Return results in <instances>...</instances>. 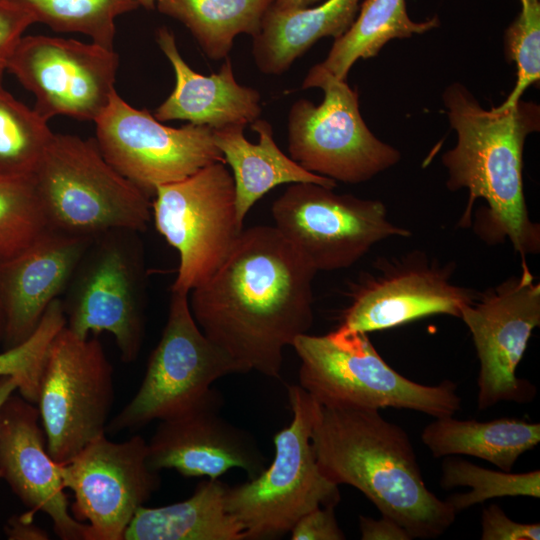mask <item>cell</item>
Wrapping results in <instances>:
<instances>
[{
    "label": "cell",
    "instance_id": "1",
    "mask_svg": "<svg viewBox=\"0 0 540 540\" xmlns=\"http://www.w3.org/2000/svg\"><path fill=\"white\" fill-rule=\"evenodd\" d=\"M313 266L275 226L243 230L218 269L192 289L203 333L244 370L280 378L283 350L313 324Z\"/></svg>",
    "mask_w": 540,
    "mask_h": 540
},
{
    "label": "cell",
    "instance_id": "2",
    "mask_svg": "<svg viewBox=\"0 0 540 540\" xmlns=\"http://www.w3.org/2000/svg\"><path fill=\"white\" fill-rule=\"evenodd\" d=\"M443 100L457 134L455 147L442 157L447 187L469 192L459 225H470L475 200L484 199L487 207L477 214L476 232L489 243L508 240L527 265L526 256L539 252L540 227L525 201L523 147L526 137L539 130V106L519 100L507 110H485L459 83L448 86Z\"/></svg>",
    "mask_w": 540,
    "mask_h": 540
},
{
    "label": "cell",
    "instance_id": "3",
    "mask_svg": "<svg viewBox=\"0 0 540 540\" xmlns=\"http://www.w3.org/2000/svg\"><path fill=\"white\" fill-rule=\"evenodd\" d=\"M311 443L327 479L361 491L412 539L437 538L455 521L426 486L408 434L379 410L317 402Z\"/></svg>",
    "mask_w": 540,
    "mask_h": 540
},
{
    "label": "cell",
    "instance_id": "4",
    "mask_svg": "<svg viewBox=\"0 0 540 540\" xmlns=\"http://www.w3.org/2000/svg\"><path fill=\"white\" fill-rule=\"evenodd\" d=\"M48 229L93 238L145 231L151 197L104 158L95 139L54 134L31 176Z\"/></svg>",
    "mask_w": 540,
    "mask_h": 540
},
{
    "label": "cell",
    "instance_id": "5",
    "mask_svg": "<svg viewBox=\"0 0 540 540\" xmlns=\"http://www.w3.org/2000/svg\"><path fill=\"white\" fill-rule=\"evenodd\" d=\"M291 346L301 362L299 385L321 405L410 409L435 418L461 409L456 383L411 381L383 360L365 332L339 326L299 335Z\"/></svg>",
    "mask_w": 540,
    "mask_h": 540
},
{
    "label": "cell",
    "instance_id": "6",
    "mask_svg": "<svg viewBox=\"0 0 540 540\" xmlns=\"http://www.w3.org/2000/svg\"><path fill=\"white\" fill-rule=\"evenodd\" d=\"M287 390L293 417L274 437L272 463L255 478L226 489V509L247 540L280 538L307 512L340 501L338 485L320 471L311 443L317 401L300 385Z\"/></svg>",
    "mask_w": 540,
    "mask_h": 540
},
{
    "label": "cell",
    "instance_id": "7",
    "mask_svg": "<svg viewBox=\"0 0 540 540\" xmlns=\"http://www.w3.org/2000/svg\"><path fill=\"white\" fill-rule=\"evenodd\" d=\"M62 296L66 328L81 338L108 332L121 361L134 362L143 345L147 306L139 232L113 229L93 237Z\"/></svg>",
    "mask_w": 540,
    "mask_h": 540
},
{
    "label": "cell",
    "instance_id": "8",
    "mask_svg": "<svg viewBox=\"0 0 540 540\" xmlns=\"http://www.w3.org/2000/svg\"><path fill=\"white\" fill-rule=\"evenodd\" d=\"M320 88L322 103L301 98L288 114L290 158L305 170L349 184L366 182L394 166L400 152L367 127L358 93L319 63L311 67L302 88Z\"/></svg>",
    "mask_w": 540,
    "mask_h": 540
},
{
    "label": "cell",
    "instance_id": "9",
    "mask_svg": "<svg viewBox=\"0 0 540 540\" xmlns=\"http://www.w3.org/2000/svg\"><path fill=\"white\" fill-rule=\"evenodd\" d=\"M233 373L245 372L200 329L190 310L189 294L172 291L167 322L141 385L109 420L106 433L138 430L154 420L176 416L204 399L216 380Z\"/></svg>",
    "mask_w": 540,
    "mask_h": 540
},
{
    "label": "cell",
    "instance_id": "10",
    "mask_svg": "<svg viewBox=\"0 0 540 540\" xmlns=\"http://www.w3.org/2000/svg\"><path fill=\"white\" fill-rule=\"evenodd\" d=\"M114 396L113 367L98 337L62 328L48 348L37 401L56 463L68 462L106 434Z\"/></svg>",
    "mask_w": 540,
    "mask_h": 540
},
{
    "label": "cell",
    "instance_id": "11",
    "mask_svg": "<svg viewBox=\"0 0 540 540\" xmlns=\"http://www.w3.org/2000/svg\"><path fill=\"white\" fill-rule=\"evenodd\" d=\"M153 197L155 227L179 254L171 291L189 294L218 269L243 231L233 176L215 162L157 187Z\"/></svg>",
    "mask_w": 540,
    "mask_h": 540
},
{
    "label": "cell",
    "instance_id": "12",
    "mask_svg": "<svg viewBox=\"0 0 540 540\" xmlns=\"http://www.w3.org/2000/svg\"><path fill=\"white\" fill-rule=\"evenodd\" d=\"M271 212L277 230L316 271L348 268L377 243L411 235L389 220L381 201L315 183H292Z\"/></svg>",
    "mask_w": 540,
    "mask_h": 540
},
{
    "label": "cell",
    "instance_id": "13",
    "mask_svg": "<svg viewBox=\"0 0 540 540\" xmlns=\"http://www.w3.org/2000/svg\"><path fill=\"white\" fill-rule=\"evenodd\" d=\"M95 124L96 142L107 162L150 197L161 185L183 180L209 164L225 163L212 128L166 126L116 91Z\"/></svg>",
    "mask_w": 540,
    "mask_h": 540
},
{
    "label": "cell",
    "instance_id": "14",
    "mask_svg": "<svg viewBox=\"0 0 540 540\" xmlns=\"http://www.w3.org/2000/svg\"><path fill=\"white\" fill-rule=\"evenodd\" d=\"M460 318L468 327L480 363V410L499 402H528L535 387L516 377L533 329L540 325V284L522 265L514 275L466 304Z\"/></svg>",
    "mask_w": 540,
    "mask_h": 540
},
{
    "label": "cell",
    "instance_id": "15",
    "mask_svg": "<svg viewBox=\"0 0 540 540\" xmlns=\"http://www.w3.org/2000/svg\"><path fill=\"white\" fill-rule=\"evenodd\" d=\"M119 65L114 50L45 35L23 36L7 70L35 97L45 120L64 115L94 121L108 106Z\"/></svg>",
    "mask_w": 540,
    "mask_h": 540
},
{
    "label": "cell",
    "instance_id": "16",
    "mask_svg": "<svg viewBox=\"0 0 540 540\" xmlns=\"http://www.w3.org/2000/svg\"><path fill=\"white\" fill-rule=\"evenodd\" d=\"M147 452L140 435L114 442L104 434L60 464L63 485L74 497L72 515L88 525L87 540H124L136 512L159 489Z\"/></svg>",
    "mask_w": 540,
    "mask_h": 540
},
{
    "label": "cell",
    "instance_id": "17",
    "mask_svg": "<svg viewBox=\"0 0 540 540\" xmlns=\"http://www.w3.org/2000/svg\"><path fill=\"white\" fill-rule=\"evenodd\" d=\"M453 264L441 265L420 251L382 259L351 293L340 326L368 333L436 314L460 318L474 290L452 281Z\"/></svg>",
    "mask_w": 540,
    "mask_h": 540
},
{
    "label": "cell",
    "instance_id": "18",
    "mask_svg": "<svg viewBox=\"0 0 540 540\" xmlns=\"http://www.w3.org/2000/svg\"><path fill=\"white\" fill-rule=\"evenodd\" d=\"M221 393L209 394L190 409L160 420L147 442L148 466L157 472L174 469L185 477L218 479L240 468L248 479L266 468V458L254 438L221 415Z\"/></svg>",
    "mask_w": 540,
    "mask_h": 540
},
{
    "label": "cell",
    "instance_id": "19",
    "mask_svg": "<svg viewBox=\"0 0 540 540\" xmlns=\"http://www.w3.org/2000/svg\"><path fill=\"white\" fill-rule=\"evenodd\" d=\"M0 473L28 511L47 514L62 540H87L88 525L69 511L60 464L49 455L40 413L21 395L0 408Z\"/></svg>",
    "mask_w": 540,
    "mask_h": 540
},
{
    "label": "cell",
    "instance_id": "20",
    "mask_svg": "<svg viewBox=\"0 0 540 540\" xmlns=\"http://www.w3.org/2000/svg\"><path fill=\"white\" fill-rule=\"evenodd\" d=\"M91 240L47 228L21 251L0 259L4 349L36 330L47 308L64 294Z\"/></svg>",
    "mask_w": 540,
    "mask_h": 540
},
{
    "label": "cell",
    "instance_id": "21",
    "mask_svg": "<svg viewBox=\"0 0 540 540\" xmlns=\"http://www.w3.org/2000/svg\"><path fill=\"white\" fill-rule=\"evenodd\" d=\"M156 41L176 79L171 94L154 111L158 121L186 120L218 129L235 124L247 126L259 118L260 93L236 81L228 57L217 73L202 75L184 61L175 36L167 27L157 29Z\"/></svg>",
    "mask_w": 540,
    "mask_h": 540
},
{
    "label": "cell",
    "instance_id": "22",
    "mask_svg": "<svg viewBox=\"0 0 540 540\" xmlns=\"http://www.w3.org/2000/svg\"><path fill=\"white\" fill-rule=\"evenodd\" d=\"M250 125L259 136L257 144L244 136L243 124L213 129L214 143L232 169L237 214L242 223L252 206L280 184L307 182L336 187V181L309 172L286 156L276 145L268 121L258 118Z\"/></svg>",
    "mask_w": 540,
    "mask_h": 540
},
{
    "label": "cell",
    "instance_id": "23",
    "mask_svg": "<svg viewBox=\"0 0 540 540\" xmlns=\"http://www.w3.org/2000/svg\"><path fill=\"white\" fill-rule=\"evenodd\" d=\"M361 0H326L313 6L265 13L253 37L254 62L264 74L281 75L318 40L343 35L355 20Z\"/></svg>",
    "mask_w": 540,
    "mask_h": 540
},
{
    "label": "cell",
    "instance_id": "24",
    "mask_svg": "<svg viewBox=\"0 0 540 540\" xmlns=\"http://www.w3.org/2000/svg\"><path fill=\"white\" fill-rule=\"evenodd\" d=\"M227 486L218 479L197 484L186 500L139 508L124 540H243L241 524L227 511Z\"/></svg>",
    "mask_w": 540,
    "mask_h": 540
},
{
    "label": "cell",
    "instance_id": "25",
    "mask_svg": "<svg viewBox=\"0 0 540 540\" xmlns=\"http://www.w3.org/2000/svg\"><path fill=\"white\" fill-rule=\"evenodd\" d=\"M421 440L436 458L469 455L510 472L517 459L540 442V424L516 418L480 422L445 416L428 424Z\"/></svg>",
    "mask_w": 540,
    "mask_h": 540
},
{
    "label": "cell",
    "instance_id": "26",
    "mask_svg": "<svg viewBox=\"0 0 540 540\" xmlns=\"http://www.w3.org/2000/svg\"><path fill=\"white\" fill-rule=\"evenodd\" d=\"M274 0H160L158 11L181 22L204 54L219 61L228 57L239 34L255 37Z\"/></svg>",
    "mask_w": 540,
    "mask_h": 540
},
{
    "label": "cell",
    "instance_id": "27",
    "mask_svg": "<svg viewBox=\"0 0 540 540\" xmlns=\"http://www.w3.org/2000/svg\"><path fill=\"white\" fill-rule=\"evenodd\" d=\"M348 30L336 38L326 59L319 63L340 80L359 59L376 56L392 39L423 34L439 26V19L413 21L405 0H364Z\"/></svg>",
    "mask_w": 540,
    "mask_h": 540
},
{
    "label": "cell",
    "instance_id": "28",
    "mask_svg": "<svg viewBox=\"0 0 540 540\" xmlns=\"http://www.w3.org/2000/svg\"><path fill=\"white\" fill-rule=\"evenodd\" d=\"M30 13L35 22L57 32L81 33L114 50L118 16L139 7L134 0H7Z\"/></svg>",
    "mask_w": 540,
    "mask_h": 540
},
{
    "label": "cell",
    "instance_id": "29",
    "mask_svg": "<svg viewBox=\"0 0 540 540\" xmlns=\"http://www.w3.org/2000/svg\"><path fill=\"white\" fill-rule=\"evenodd\" d=\"M47 122L0 84V175H33L55 134Z\"/></svg>",
    "mask_w": 540,
    "mask_h": 540
},
{
    "label": "cell",
    "instance_id": "30",
    "mask_svg": "<svg viewBox=\"0 0 540 540\" xmlns=\"http://www.w3.org/2000/svg\"><path fill=\"white\" fill-rule=\"evenodd\" d=\"M440 485L443 489L468 486L471 491L456 493L445 499L456 513L486 500L508 496L540 497V471L512 473L493 471L464 459L449 456L442 465Z\"/></svg>",
    "mask_w": 540,
    "mask_h": 540
},
{
    "label": "cell",
    "instance_id": "31",
    "mask_svg": "<svg viewBox=\"0 0 540 540\" xmlns=\"http://www.w3.org/2000/svg\"><path fill=\"white\" fill-rule=\"evenodd\" d=\"M46 229L32 178L0 175V259L21 251Z\"/></svg>",
    "mask_w": 540,
    "mask_h": 540
},
{
    "label": "cell",
    "instance_id": "32",
    "mask_svg": "<svg viewBox=\"0 0 540 540\" xmlns=\"http://www.w3.org/2000/svg\"><path fill=\"white\" fill-rule=\"evenodd\" d=\"M66 325L60 299L47 308L32 335L22 343L0 352V376H14L18 392L27 401H38L40 380L48 348L56 334Z\"/></svg>",
    "mask_w": 540,
    "mask_h": 540
},
{
    "label": "cell",
    "instance_id": "33",
    "mask_svg": "<svg viewBox=\"0 0 540 540\" xmlns=\"http://www.w3.org/2000/svg\"><path fill=\"white\" fill-rule=\"evenodd\" d=\"M506 53L516 63L517 81L507 99L498 107H514L524 91L540 79V3L521 1V10L505 33Z\"/></svg>",
    "mask_w": 540,
    "mask_h": 540
},
{
    "label": "cell",
    "instance_id": "34",
    "mask_svg": "<svg viewBox=\"0 0 540 540\" xmlns=\"http://www.w3.org/2000/svg\"><path fill=\"white\" fill-rule=\"evenodd\" d=\"M482 540H539L540 524L511 520L498 505H490L481 515Z\"/></svg>",
    "mask_w": 540,
    "mask_h": 540
},
{
    "label": "cell",
    "instance_id": "35",
    "mask_svg": "<svg viewBox=\"0 0 540 540\" xmlns=\"http://www.w3.org/2000/svg\"><path fill=\"white\" fill-rule=\"evenodd\" d=\"M33 23L36 22L30 13L7 0H0V84L10 57Z\"/></svg>",
    "mask_w": 540,
    "mask_h": 540
},
{
    "label": "cell",
    "instance_id": "36",
    "mask_svg": "<svg viewBox=\"0 0 540 540\" xmlns=\"http://www.w3.org/2000/svg\"><path fill=\"white\" fill-rule=\"evenodd\" d=\"M333 505L317 507L302 517L290 530L292 540H343Z\"/></svg>",
    "mask_w": 540,
    "mask_h": 540
},
{
    "label": "cell",
    "instance_id": "37",
    "mask_svg": "<svg viewBox=\"0 0 540 540\" xmlns=\"http://www.w3.org/2000/svg\"><path fill=\"white\" fill-rule=\"evenodd\" d=\"M359 529L362 540H411L409 533L393 519L383 516L380 519L359 516Z\"/></svg>",
    "mask_w": 540,
    "mask_h": 540
},
{
    "label": "cell",
    "instance_id": "38",
    "mask_svg": "<svg viewBox=\"0 0 540 540\" xmlns=\"http://www.w3.org/2000/svg\"><path fill=\"white\" fill-rule=\"evenodd\" d=\"M34 513H27L12 517L4 527L9 540H47L48 533L33 521Z\"/></svg>",
    "mask_w": 540,
    "mask_h": 540
},
{
    "label": "cell",
    "instance_id": "39",
    "mask_svg": "<svg viewBox=\"0 0 540 540\" xmlns=\"http://www.w3.org/2000/svg\"><path fill=\"white\" fill-rule=\"evenodd\" d=\"M320 0H274L272 8L280 11L303 9L315 5Z\"/></svg>",
    "mask_w": 540,
    "mask_h": 540
},
{
    "label": "cell",
    "instance_id": "40",
    "mask_svg": "<svg viewBox=\"0 0 540 540\" xmlns=\"http://www.w3.org/2000/svg\"><path fill=\"white\" fill-rule=\"evenodd\" d=\"M19 381L14 376H0V408L5 400L18 390ZM1 478V473H0Z\"/></svg>",
    "mask_w": 540,
    "mask_h": 540
},
{
    "label": "cell",
    "instance_id": "41",
    "mask_svg": "<svg viewBox=\"0 0 540 540\" xmlns=\"http://www.w3.org/2000/svg\"><path fill=\"white\" fill-rule=\"evenodd\" d=\"M139 6H143L146 9L153 10L156 8V4L160 0H134Z\"/></svg>",
    "mask_w": 540,
    "mask_h": 540
},
{
    "label": "cell",
    "instance_id": "42",
    "mask_svg": "<svg viewBox=\"0 0 540 540\" xmlns=\"http://www.w3.org/2000/svg\"><path fill=\"white\" fill-rule=\"evenodd\" d=\"M3 334H4V317H3V311L0 303V344L3 342Z\"/></svg>",
    "mask_w": 540,
    "mask_h": 540
},
{
    "label": "cell",
    "instance_id": "43",
    "mask_svg": "<svg viewBox=\"0 0 540 540\" xmlns=\"http://www.w3.org/2000/svg\"><path fill=\"white\" fill-rule=\"evenodd\" d=\"M521 1H527V0H520V2H521Z\"/></svg>",
    "mask_w": 540,
    "mask_h": 540
}]
</instances>
